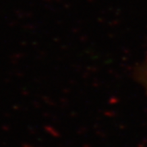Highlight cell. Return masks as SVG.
<instances>
[{
  "label": "cell",
  "instance_id": "cell-1",
  "mask_svg": "<svg viewBox=\"0 0 147 147\" xmlns=\"http://www.w3.org/2000/svg\"><path fill=\"white\" fill-rule=\"evenodd\" d=\"M138 77L139 81L141 82V83L144 85V87L147 92V60H145L144 62V64L138 69Z\"/></svg>",
  "mask_w": 147,
  "mask_h": 147
}]
</instances>
